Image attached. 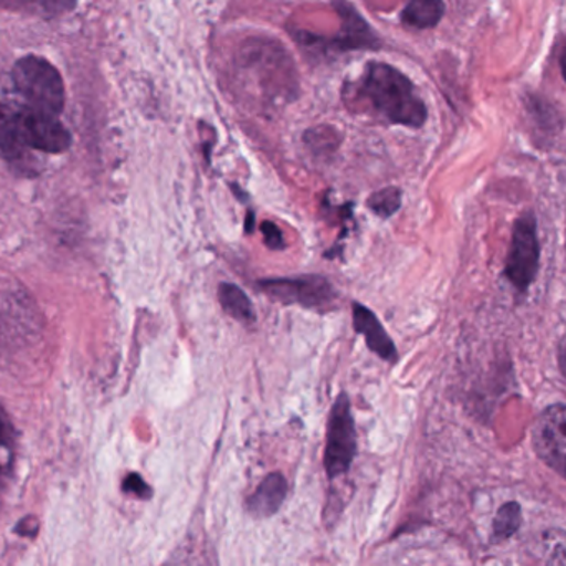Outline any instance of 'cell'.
Wrapping results in <instances>:
<instances>
[{"label":"cell","instance_id":"cell-1","mask_svg":"<svg viewBox=\"0 0 566 566\" xmlns=\"http://www.w3.org/2000/svg\"><path fill=\"white\" fill-rule=\"evenodd\" d=\"M358 95L376 115L392 125L421 128L428 108L418 95L415 83L385 62H369L358 83Z\"/></svg>","mask_w":566,"mask_h":566},{"label":"cell","instance_id":"cell-2","mask_svg":"<svg viewBox=\"0 0 566 566\" xmlns=\"http://www.w3.org/2000/svg\"><path fill=\"white\" fill-rule=\"evenodd\" d=\"M13 86L27 106L59 116L65 105V86L59 70L42 56L27 55L12 72Z\"/></svg>","mask_w":566,"mask_h":566},{"label":"cell","instance_id":"cell-3","mask_svg":"<svg viewBox=\"0 0 566 566\" xmlns=\"http://www.w3.org/2000/svg\"><path fill=\"white\" fill-rule=\"evenodd\" d=\"M356 455V428L352 402L345 392L333 402L326 431L325 471L329 479L339 478L352 468Z\"/></svg>","mask_w":566,"mask_h":566},{"label":"cell","instance_id":"cell-4","mask_svg":"<svg viewBox=\"0 0 566 566\" xmlns=\"http://www.w3.org/2000/svg\"><path fill=\"white\" fill-rule=\"evenodd\" d=\"M541 268V245L537 238V221L532 212H525L514 226L511 252L505 262V277L515 289L525 292L537 277Z\"/></svg>","mask_w":566,"mask_h":566},{"label":"cell","instance_id":"cell-5","mask_svg":"<svg viewBox=\"0 0 566 566\" xmlns=\"http://www.w3.org/2000/svg\"><path fill=\"white\" fill-rule=\"evenodd\" d=\"M259 290L282 305H300L305 308H322L335 300V290L322 275L302 277L264 279L258 282Z\"/></svg>","mask_w":566,"mask_h":566},{"label":"cell","instance_id":"cell-6","mask_svg":"<svg viewBox=\"0 0 566 566\" xmlns=\"http://www.w3.org/2000/svg\"><path fill=\"white\" fill-rule=\"evenodd\" d=\"M20 139L27 151L63 153L72 145V135L59 116L23 106L17 108Z\"/></svg>","mask_w":566,"mask_h":566},{"label":"cell","instance_id":"cell-7","mask_svg":"<svg viewBox=\"0 0 566 566\" xmlns=\"http://www.w3.org/2000/svg\"><path fill=\"white\" fill-rule=\"evenodd\" d=\"M532 439L538 458L566 479V406L545 409L535 422Z\"/></svg>","mask_w":566,"mask_h":566},{"label":"cell","instance_id":"cell-8","mask_svg":"<svg viewBox=\"0 0 566 566\" xmlns=\"http://www.w3.org/2000/svg\"><path fill=\"white\" fill-rule=\"evenodd\" d=\"M336 7L342 17V33L328 40V49L349 52L378 46V35L369 29L368 22L353 9V6L338 2Z\"/></svg>","mask_w":566,"mask_h":566},{"label":"cell","instance_id":"cell-9","mask_svg":"<svg viewBox=\"0 0 566 566\" xmlns=\"http://www.w3.org/2000/svg\"><path fill=\"white\" fill-rule=\"evenodd\" d=\"M353 325L356 332L365 338L366 345L379 358L388 363L398 359V349L391 336L386 333L385 326L379 322L378 316L361 303H353Z\"/></svg>","mask_w":566,"mask_h":566},{"label":"cell","instance_id":"cell-10","mask_svg":"<svg viewBox=\"0 0 566 566\" xmlns=\"http://www.w3.org/2000/svg\"><path fill=\"white\" fill-rule=\"evenodd\" d=\"M285 478L279 472L268 475L259 485L258 491L249 497L248 509L255 517H271L282 507L286 497Z\"/></svg>","mask_w":566,"mask_h":566},{"label":"cell","instance_id":"cell-11","mask_svg":"<svg viewBox=\"0 0 566 566\" xmlns=\"http://www.w3.org/2000/svg\"><path fill=\"white\" fill-rule=\"evenodd\" d=\"M27 153L20 139L17 108L0 103V156L12 163L25 158Z\"/></svg>","mask_w":566,"mask_h":566},{"label":"cell","instance_id":"cell-12","mask_svg":"<svg viewBox=\"0 0 566 566\" xmlns=\"http://www.w3.org/2000/svg\"><path fill=\"white\" fill-rule=\"evenodd\" d=\"M446 6L442 0H409L402 9L401 20L412 29H432L444 17Z\"/></svg>","mask_w":566,"mask_h":566},{"label":"cell","instance_id":"cell-13","mask_svg":"<svg viewBox=\"0 0 566 566\" xmlns=\"http://www.w3.org/2000/svg\"><path fill=\"white\" fill-rule=\"evenodd\" d=\"M218 296L224 312L238 322L254 323L258 319L254 305H252L248 293L235 283H221L218 289Z\"/></svg>","mask_w":566,"mask_h":566},{"label":"cell","instance_id":"cell-14","mask_svg":"<svg viewBox=\"0 0 566 566\" xmlns=\"http://www.w3.org/2000/svg\"><path fill=\"white\" fill-rule=\"evenodd\" d=\"M402 192L398 188H385L373 192L368 199V208L379 218H391L401 208Z\"/></svg>","mask_w":566,"mask_h":566},{"label":"cell","instance_id":"cell-15","mask_svg":"<svg viewBox=\"0 0 566 566\" xmlns=\"http://www.w3.org/2000/svg\"><path fill=\"white\" fill-rule=\"evenodd\" d=\"M521 518V507L515 502L504 505L495 518V535L501 538L511 537L517 532Z\"/></svg>","mask_w":566,"mask_h":566},{"label":"cell","instance_id":"cell-16","mask_svg":"<svg viewBox=\"0 0 566 566\" xmlns=\"http://www.w3.org/2000/svg\"><path fill=\"white\" fill-rule=\"evenodd\" d=\"M123 491H125L126 494H133L136 495V497L145 499V501H148L153 495L151 488L146 484L145 479L139 474H129L128 478L123 481Z\"/></svg>","mask_w":566,"mask_h":566},{"label":"cell","instance_id":"cell-17","mask_svg":"<svg viewBox=\"0 0 566 566\" xmlns=\"http://www.w3.org/2000/svg\"><path fill=\"white\" fill-rule=\"evenodd\" d=\"M261 231L262 235H264L265 244H268L271 251H282L285 248V239H283L282 231L274 222H262Z\"/></svg>","mask_w":566,"mask_h":566},{"label":"cell","instance_id":"cell-18","mask_svg":"<svg viewBox=\"0 0 566 566\" xmlns=\"http://www.w3.org/2000/svg\"><path fill=\"white\" fill-rule=\"evenodd\" d=\"M46 15H59V13L72 10L76 0H33Z\"/></svg>","mask_w":566,"mask_h":566},{"label":"cell","instance_id":"cell-19","mask_svg":"<svg viewBox=\"0 0 566 566\" xmlns=\"http://www.w3.org/2000/svg\"><path fill=\"white\" fill-rule=\"evenodd\" d=\"M7 444H9V426H7L6 415H3L2 408H0V471H2Z\"/></svg>","mask_w":566,"mask_h":566},{"label":"cell","instance_id":"cell-20","mask_svg":"<svg viewBox=\"0 0 566 566\" xmlns=\"http://www.w3.org/2000/svg\"><path fill=\"white\" fill-rule=\"evenodd\" d=\"M558 365H560L562 373L566 378V335L558 346Z\"/></svg>","mask_w":566,"mask_h":566},{"label":"cell","instance_id":"cell-21","mask_svg":"<svg viewBox=\"0 0 566 566\" xmlns=\"http://www.w3.org/2000/svg\"><path fill=\"white\" fill-rule=\"evenodd\" d=\"M254 212L249 211L248 218H245V232H248V234H251V232L254 231Z\"/></svg>","mask_w":566,"mask_h":566},{"label":"cell","instance_id":"cell-22","mask_svg":"<svg viewBox=\"0 0 566 566\" xmlns=\"http://www.w3.org/2000/svg\"><path fill=\"white\" fill-rule=\"evenodd\" d=\"M560 66H562V73H564V78L566 80V43H565L564 50H562Z\"/></svg>","mask_w":566,"mask_h":566}]
</instances>
